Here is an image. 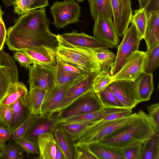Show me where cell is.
Listing matches in <instances>:
<instances>
[{
	"mask_svg": "<svg viewBox=\"0 0 159 159\" xmlns=\"http://www.w3.org/2000/svg\"><path fill=\"white\" fill-rule=\"evenodd\" d=\"M49 24L45 8L30 10L15 19L14 25L7 30L5 43L11 51L28 48L36 36L52 34Z\"/></svg>",
	"mask_w": 159,
	"mask_h": 159,
	"instance_id": "6da1fadb",
	"label": "cell"
},
{
	"mask_svg": "<svg viewBox=\"0 0 159 159\" xmlns=\"http://www.w3.org/2000/svg\"><path fill=\"white\" fill-rule=\"evenodd\" d=\"M133 120L98 142L104 145L122 148L137 141L144 142L155 133L148 115L140 110Z\"/></svg>",
	"mask_w": 159,
	"mask_h": 159,
	"instance_id": "7a4b0ae2",
	"label": "cell"
},
{
	"mask_svg": "<svg viewBox=\"0 0 159 159\" xmlns=\"http://www.w3.org/2000/svg\"><path fill=\"white\" fill-rule=\"evenodd\" d=\"M55 36L58 43L56 54L62 59L88 73L101 70L99 61L90 49L72 45L60 34Z\"/></svg>",
	"mask_w": 159,
	"mask_h": 159,
	"instance_id": "3957f363",
	"label": "cell"
},
{
	"mask_svg": "<svg viewBox=\"0 0 159 159\" xmlns=\"http://www.w3.org/2000/svg\"><path fill=\"white\" fill-rule=\"evenodd\" d=\"M138 115L136 112L118 119L98 121L87 128L76 141L82 143L98 142L128 124Z\"/></svg>",
	"mask_w": 159,
	"mask_h": 159,
	"instance_id": "277c9868",
	"label": "cell"
},
{
	"mask_svg": "<svg viewBox=\"0 0 159 159\" xmlns=\"http://www.w3.org/2000/svg\"><path fill=\"white\" fill-rule=\"evenodd\" d=\"M81 11L79 3L75 0L54 2L50 8V13L54 19L52 24L60 29L69 24L78 23Z\"/></svg>",
	"mask_w": 159,
	"mask_h": 159,
	"instance_id": "5b68a950",
	"label": "cell"
},
{
	"mask_svg": "<svg viewBox=\"0 0 159 159\" xmlns=\"http://www.w3.org/2000/svg\"><path fill=\"white\" fill-rule=\"evenodd\" d=\"M104 107L93 90L89 91L57 113L58 119L65 118L101 110Z\"/></svg>",
	"mask_w": 159,
	"mask_h": 159,
	"instance_id": "8992f818",
	"label": "cell"
},
{
	"mask_svg": "<svg viewBox=\"0 0 159 159\" xmlns=\"http://www.w3.org/2000/svg\"><path fill=\"white\" fill-rule=\"evenodd\" d=\"M131 24L124 33L122 40L118 46L115 59L109 71L111 76L115 75L120 70L126 58L132 52L138 50L141 40L135 25L133 23Z\"/></svg>",
	"mask_w": 159,
	"mask_h": 159,
	"instance_id": "52a82bcc",
	"label": "cell"
},
{
	"mask_svg": "<svg viewBox=\"0 0 159 159\" xmlns=\"http://www.w3.org/2000/svg\"><path fill=\"white\" fill-rule=\"evenodd\" d=\"M98 73H89L75 80L71 84L62 100L52 111V115L60 112L88 91L93 90V81Z\"/></svg>",
	"mask_w": 159,
	"mask_h": 159,
	"instance_id": "ba28073f",
	"label": "cell"
},
{
	"mask_svg": "<svg viewBox=\"0 0 159 159\" xmlns=\"http://www.w3.org/2000/svg\"><path fill=\"white\" fill-rule=\"evenodd\" d=\"M146 57V52L137 50L132 52L120 70L111 76V82L117 80L134 81L143 72Z\"/></svg>",
	"mask_w": 159,
	"mask_h": 159,
	"instance_id": "9c48e42d",
	"label": "cell"
},
{
	"mask_svg": "<svg viewBox=\"0 0 159 159\" xmlns=\"http://www.w3.org/2000/svg\"><path fill=\"white\" fill-rule=\"evenodd\" d=\"M113 23L120 37L124 35L131 22L132 10L130 0H111Z\"/></svg>",
	"mask_w": 159,
	"mask_h": 159,
	"instance_id": "30bf717a",
	"label": "cell"
},
{
	"mask_svg": "<svg viewBox=\"0 0 159 159\" xmlns=\"http://www.w3.org/2000/svg\"><path fill=\"white\" fill-rule=\"evenodd\" d=\"M94 21L93 37L111 48H117L119 39L112 19L101 17Z\"/></svg>",
	"mask_w": 159,
	"mask_h": 159,
	"instance_id": "8fae6325",
	"label": "cell"
},
{
	"mask_svg": "<svg viewBox=\"0 0 159 159\" xmlns=\"http://www.w3.org/2000/svg\"><path fill=\"white\" fill-rule=\"evenodd\" d=\"M30 87L39 88L47 92L55 85V71L34 63L28 67Z\"/></svg>",
	"mask_w": 159,
	"mask_h": 159,
	"instance_id": "7c38bea8",
	"label": "cell"
},
{
	"mask_svg": "<svg viewBox=\"0 0 159 159\" xmlns=\"http://www.w3.org/2000/svg\"><path fill=\"white\" fill-rule=\"evenodd\" d=\"M108 86L125 108L132 110L140 103L139 97L131 85V81L115 80L111 82Z\"/></svg>",
	"mask_w": 159,
	"mask_h": 159,
	"instance_id": "4fadbf2b",
	"label": "cell"
},
{
	"mask_svg": "<svg viewBox=\"0 0 159 159\" xmlns=\"http://www.w3.org/2000/svg\"><path fill=\"white\" fill-rule=\"evenodd\" d=\"M58 117L57 115L50 117H45L41 115L34 116L30 123L25 137L30 140L37 142L38 136L47 132L54 134L57 127Z\"/></svg>",
	"mask_w": 159,
	"mask_h": 159,
	"instance_id": "5bb4252c",
	"label": "cell"
},
{
	"mask_svg": "<svg viewBox=\"0 0 159 159\" xmlns=\"http://www.w3.org/2000/svg\"><path fill=\"white\" fill-rule=\"evenodd\" d=\"M75 80L62 86L54 85L46 92L42 105L40 115L48 117L52 116V111L62 100Z\"/></svg>",
	"mask_w": 159,
	"mask_h": 159,
	"instance_id": "9a60e30c",
	"label": "cell"
},
{
	"mask_svg": "<svg viewBox=\"0 0 159 159\" xmlns=\"http://www.w3.org/2000/svg\"><path fill=\"white\" fill-rule=\"evenodd\" d=\"M22 51L38 64L47 69L55 71L57 61L56 51L46 48L23 49Z\"/></svg>",
	"mask_w": 159,
	"mask_h": 159,
	"instance_id": "2e32d148",
	"label": "cell"
},
{
	"mask_svg": "<svg viewBox=\"0 0 159 159\" xmlns=\"http://www.w3.org/2000/svg\"><path fill=\"white\" fill-rule=\"evenodd\" d=\"M66 42L73 46L87 49L111 48L96 39L84 32L78 33L75 30L70 33H64L60 34Z\"/></svg>",
	"mask_w": 159,
	"mask_h": 159,
	"instance_id": "e0dca14e",
	"label": "cell"
},
{
	"mask_svg": "<svg viewBox=\"0 0 159 159\" xmlns=\"http://www.w3.org/2000/svg\"><path fill=\"white\" fill-rule=\"evenodd\" d=\"M131 85L137 95L140 102L149 100L154 89L152 74L142 73Z\"/></svg>",
	"mask_w": 159,
	"mask_h": 159,
	"instance_id": "ac0fdd59",
	"label": "cell"
},
{
	"mask_svg": "<svg viewBox=\"0 0 159 159\" xmlns=\"http://www.w3.org/2000/svg\"><path fill=\"white\" fill-rule=\"evenodd\" d=\"M84 144L89 151L98 159H125L121 149L94 142Z\"/></svg>",
	"mask_w": 159,
	"mask_h": 159,
	"instance_id": "d6986e66",
	"label": "cell"
},
{
	"mask_svg": "<svg viewBox=\"0 0 159 159\" xmlns=\"http://www.w3.org/2000/svg\"><path fill=\"white\" fill-rule=\"evenodd\" d=\"M143 39L147 50L159 44V11L152 12L148 18Z\"/></svg>",
	"mask_w": 159,
	"mask_h": 159,
	"instance_id": "ffe728a7",
	"label": "cell"
},
{
	"mask_svg": "<svg viewBox=\"0 0 159 159\" xmlns=\"http://www.w3.org/2000/svg\"><path fill=\"white\" fill-rule=\"evenodd\" d=\"M54 136L56 143L62 151L65 159H74L76 142L73 138L59 125L56 129Z\"/></svg>",
	"mask_w": 159,
	"mask_h": 159,
	"instance_id": "44dd1931",
	"label": "cell"
},
{
	"mask_svg": "<svg viewBox=\"0 0 159 159\" xmlns=\"http://www.w3.org/2000/svg\"><path fill=\"white\" fill-rule=\"evenodd\" d=\"M11 106V120L8 130L10 132L22 124L31 114L27 105L26 98H19Z\"/></svg>",
	"mask_w": 159,
	"mask_h": 159,
	"instance_id": "7402d4cb",
	"label": "cell"
},
{
	"mask_svg": "<svg viewBox=\"0 0 159 159\" xmlns=\"http://www.w3.org/2000/svg\"><path fill=\"white\" fill-rule=\"evenodd\" d=\"M37 142L39 154L35 159H55L56 142L53 134L47 132L39 135Z\"/></svg>",
	"mask_w": 159,
	"mask_h": 159,
	"instance_id": "603a6c76",
	"label": "cell"
},
{
	"mask_svg": "<svg viewBox=\"0 0 159 159\" xmlns=\"http://www.w3.org/2000/svg\"><path fill=\"white\" fill-rule=\"evenodd\" d=\"M46 92L39 88L30 87V90L26 95V101L31 114L34 116L40 114Z\"/></svg>",
	"mask_w": 159,
	"mask_h": 159,
	"instance_id": "cb8c5ba5",
	"label": "cell"
},
{
	"mask_svg": "<svg viewBox=\"0 0 159 159\" xmlns=\"http://www.w3.org/2000/svg\"><path fill=\"white\" fill-rule=\"evenodd\" d=\"M90 13L94 21L99 17L112 19L113 16L111 0H88Z\"/></svg>",
	"mask_w": 159,
	"mask_h": 159,
	"instance_id": "d4e9b609",
	"label": "cell"
},
{
	"mask_svg": "<svg viewBox=\"0 0 159 159\" xmlns=\"http://www.w3.org/2000/svg\"><path fill=\"white\" fill-rule=\"evenodd\" d=\"M28 92L26 86L23 83L18 82L10 86L0 99V104L11 106L19 98H26Z\"/></svg>",
	"mask_w": 159,
	"mask_h": 159,
	"instance_id": "484cf974",
	"label": "cell"
},
{
	"mask_svg": "<svg viewBox=\"0 0 159 159\" xmlns=\"http://www.w3.org/2000/svg\"><path fill=\"white\" fill-rule=\"evenodd\" d=\"M142 149V159H158L159 134L155 133L151 137L143 142Z\"/></svg>",
	"mask_w": 159,
	"mask_h": 159,
	"instance_id": "4316f807",
	"label": "cell"
},
{
	"mask_svg": "<svg viewBox=\"0 0 159 159\" xmlns=\"http://www.w3.org/2000/svg\"><path fill=\"white\" fill-rule=\"evenodd\" d=\"M104 117V113L101 110L67 118L58 119L57 122L59 124L71 123H96L102 120Z\"/></svg>",
	"mask_w": 159,
	"mask_h": 159,
	"instance_id": "83f0119b",
	"label": "cell"
},
{
	"mask_svg": "<svg viewBox=\"0 0 159 159\" xmlns=\"http://www.w3.org/2000/svg\"><path fill=\"white\" fill-rule=\"evenodd\" d=\"M0 66L5 67L12 85L18 82V72L15 61L10 54L2 50L0 52Z\"/></svg>",
	"mask_w": 159,
	"mask_h": 159,
	"instance_id": "f1b7e54d",
	"label": "cell"
},
{
	"mask_svg": "<svg viewBox=\"0 0 159 159\" xmlns=\"http://www.w3.org/2000/svg\"><path fill=\"white\" fill-rule=\"evenodd\" d=\"M99 61L101 70L109 72L116 57V55L107 48L89 49Z\"/></svg>",
	"mask_w": 159,
	"mask_h": 159,
	"instance_id": "f546056e",
	"label": "cell"
},
{
	"mask_svg": "<svg viewBox=\"0 0 159 159\" xmlns=\"http://www.w3.org/2000/svg\"><path fill=\"white\" fill-rule=\"evenodd\" d=\"M96 94L104 107L125 108L108 85L101 92Z\"/></svg>",
	"mask_w": 159,
	"mask_h": 159,
	"instance_id": "4dcf8cb0",
	"label": "cell"
},
{
	"mask_svg": "<svg viewBox=\"0 0 159 159\" xmlns=\"http://www.w3.org/2000/svg\"><path fill=\"white\" fill-rule=\"evenodd\" d=\"M143 72L152 74L159 65V44L147 50Z\"/></svg>",
	"mask_w": 159,
	"mask_h": 159,
	"instance_id": "1f68e13d",
	"label": "cell"
},
{
	"mask_svg": "<svg viewBox=\"0 0 159 159\" xmlns=\"http://www.w3.org/2000/svg\"><path fill=\"white\" fill-rule=\"evenodd\" d=\"M132 15L131 23L135 25L140 40L143 39L146 26L148 18L144 8L136 10Z\"/></svg>",
	"mask_w": 159,
	"mask_h": 159,
	"instance_id": "d6a6232c",
	"label": "cell"
},
{
	"mask_svg": "<svg viewBox=\"0 0 159 159\" xmlns=\"http://www.w3.org/2000/svg\"><path fill=\"white\" fill-rule=\"evenodd\" d=\"M25 151L17 142L9 141L0 155V159H23Z\"/></svg>",
	"mask_w": 159,
	"mask_h": 159,
	"instance_id": "836d02e7",
	"label": "cell"
},
{
	"mask_svg": "<svg viewBox=\"0 0 159 159\" xmlns=\"http://www.w3.org/2000/svg\"><path fill=\"white\" fill-rule=\"evenodd\" d=\"M95 123H71L59 124L62 129L75 141L89 126Z\"/></svg>",
	"mask_w": 159,
	"mask_h": 159,
	"instance_id": "e575fe53",
	"label": "cell"
},
{
	"mask_svg": "<svg viewBox=\"0 0 159 159\" xmlns=\"http://www.w3.org/2000/svg\"><path fill=\"white\" fill-rule=\"evenodd\" d=\"M83 75L65 71L60 64L57 61L55 73L54 85L59 86L63 85L75 80Z\"/></svg>",
	"mask_w": 159,
	"mask_h": 159,
	"instance_id": "d590c367",
	"label": "cell"
},
{
	"mask_svg": "<svg viewBox=\"0 0 159 159\" xmlns=\"http://www.w3.org/2000/svg\"><path fill=\"white\" fill-rule=\"evenodd\" d=\"M143 143L136 142L121 148L125 159H142Z\"/></svg>",
	"mask_w": 159,
	"mask_h": 159,
	"instance_id": "8d00e7d4",
	"label": "cell"
},
{
	"mask_svg": "<svg viewBox=\"0 0 159 159\" xmlns=\"http://www.w3.org/2000/svg\"><path fill=\"white\" fill-rule=\"evenodd\" d=\"M111 81V76L109 72L101 70L94 80L93 85V91L96 94L101 92Z\"/></svg>",
	"mask_w": 159,
	"mask_h": 159,
	"instance_id": "74e56055",
	"label": "cell"
},
{
	"mask_svg": "<svg viewBox=\"0 0 159 159\" xmlns=\"http://www.w3.org/2000/svg\"><path fill=\"white\" fill-rule=\"evenodd\" d=\"M34 116L31 114L22 124L11 132V139L13 142H16L20 139L25 137Z\"/></svg>",
	"mask_w": 159,
	"mask_h": 159,
	"instance_id": "f35d334b",
	"label": "cell"
},
{
	"mask_svg": "<svg viewBox=\"0 0 159 159\" xmlns=\"http://www.w3.org/2000/svg\"><path fill=\"white\" fill-rule=\"evenodd\" d=\"M148 116L155 133L159 134V103H156L147 107Z\"/></svg>",
	"mask_w": 159,
	"mask_h": 159,
	"instance_id": "ab89813d",
	"label": "cell"
},
{
	"mask_svg": "<svg viewBox=\"0 0 159 159\" xmlns=\"http://www.w3.org/2000/svg\"><path fill=\"white\" fill-rule=\"evenodd\" d=\"M12 117L11 106L0 104V126L8 130Z\"/></svg>",
	"mask_w": 159,
	"mask_h": 159,
	"instance_id": "60d3db41",
	"label": "cell"
},
{
	"mask_svg": "<svg viewBox=\"0 0 159 159\" xmlns=\"http://www.w3.org/2000/svg\"><path fill=\"white\" fill-rule=\"evenodd\" d=\"M84 143L76 142L74 159H97Z\"/></svg>",
	"mask_w": 159,
	"mask_h": 159,
	"instance_id": "b9f144b4",
	"label": "cell"
},
{
	"mask_svg": "<svg viewBox=\"0 0 159 159\" xmlns=\"http://www.w3.org/2000/svg\"><path fill=\"white\" fill-rule=\"evenodd\" d=\"M24 149L25 152L30 155V153L39 154V149L37 142L30 140L25 137L16 141Z\"/></svg>",
	"mask_w": 159,
	"mask_h": 159,
	"instance_id": "7bdbcfd3",
	"label": "cell"
},
{
	"mask_svg": "<svg viewBox=\"0 0 159 159\" xmlns=\"http://www.w3.org/2000/svg\"><path fill=\"white\" fill-rule=\"evenodd\" d=\"M11 85L5 67L0 66V99L4 95Z\"/></svg>",
	"mask_w": 159,
	"mask_h": 159,
	"instance_id": "ee69618b",
	"label": "cell"
},
{
	"mask_svg": "<svg viewBox=\"0 0 159 159\" xmlns=\"http://www.w3.org/2000/svg\"><path fill=\"white\" fill-rule=\"evenodd\" d=\"M13 5L14 12L21 15L31 10L32 4L29 0H15Z\"/></svg>",
	"mask_w": 159,
	"mask_h": 159,
	"instance_id": "f6af8a7d",
	"label": "cell"
},
{
	"mask_svg": "<svg viewBox=\"0 0 159 159\" xmlns=\"http://www.w3.org/2000/svg\"><path fill=\"white\" fill-rule=\"evenodd\" d=\"M56 57L57 61L60 64L63 69L65 71L71 73L82 75L88 74L74 65L64 61L56 54Z\"/></svg>",
	"mask_w": 159,
	"mask_h": 159,
	"instance_id": "bcb514c9",
	"label": "cell"
},
{
	"mask_svg": "<svg viewBox=\"0 0 159 159\" xmlns=\"http://www.w3.org/2000/svg\"><path fill=\"white\" fill-rule=\"evenodd\" d=\"M13 57L21 66L25 68H27L34 63L29 57L21 51H18L15 52Z\"/></svg>",
	"mask_w": 159,
	"mask_h": 159,
	"instance_id": "7dc6e473",
	"label": "cell"
},
{
	"mask_svg": "<svg viewBox=\"0 0 159 159\" xmlns=\"http://www.w3.org/2000/svg\"><path fill=\"white\" fill-rule=\"evenodd\" d=\"M144 9L148 18L152 13L159 11V0H149Z\"/></svg>",
	"mask_w": 159,
	"mask_h": 159,
	"instance_id": "c3c4849f",
	"label": "cell"
},
{
	"mask_svg": "<svg viewBox=\"0 0 159 159\" xmlns=\"http://www.w3.org/2000/svg\"><path fill=\"white\" fill-rule=\"evenodd\" d=\"M132 110L127 109L115 113L111 114L102 120L106 121L126 117L132 114Z\"/></svg>",
	"mask_w": 159,
	"mask_h": 159,
	"instance_id": "681fc988",
	"label": "cell"
},
{
	"mask_svg": "<svg viewBox=\"0 0 159 159\" xmlns=\"http://www.w3.org/2000/svg\"><path fill=\"white\" fill-rule=\"evenodd\" d=\"M7 36V31L4 21L0 20V52L3 48Z\"/></svg>",
	"mask_w": 159,
	"mask_h": 159,
	"instance_id": "f907efd6",
	"label": "cell"
},
{
	"mask_svg": "<svg viewBox=\"0 0 159 159\" xmlns=\"http://www.w3.org/2000/svg\"><path fill=\"white\" fill-rule=\"evenodd\" d=\"M32 4L31 10L43 8L49 6L48 0H29Z\"/></svg>",
	"mask_w": 159,
	"mask_h": 159,
	"instance_id": "816d5d0a",
	"label": "cell"
},
{
	"mask_svg": "<svg viewBox=\"0 0 159 159\" xmlns=\"http://www.w3.org/2000/svg\"><path fill=\"white\" fill-rule=\"evenodd\" d=\"M11 133L0 126V142L6 143L11 138Z\"/></svg>",
	"mask_w": 159,
	"mask_h": 159,
	"instance_id": "f5cc1de1",
	"label": "cell"
},
{
	"mask_svg": "<svg viewBox=\"0 0 159 159\" xmlns=\"http://www.w3.org/2000/svg\"><path fill=\"white\" fill-rule=\"evenodd\" d=\"M55 159H65L62 151L56 143Z\"/></svg>",
	"mask_w": 159,
	"mask_h": 159,
	"instance_id": "db71d44e",
	"label": "cell"
},
{
	"mask_svg": "<svg viewBox=\"0 0 159 159\" xmlns=\"http://www.w3.org/2000/svg\"><path fill=\"white\" fill-rule=\"evenodd\" d=\"M149 0H138L139 3V8H144L148 4Z\"/></svg>",
	"mask_w": 159,
	"mask_h": 159,
	"instance_id": "11a10c76",
	"label": "cell"
},
{
	"mask_svg": "<svg viewBox=\"0 0 159 159\" xmlns=\"http://www.w3.org/2000/svg\"><path fill=\"white\" fill-rule=\"evenodd\" d=\"M4 3L6 7H8L13 5L14 1L13 0H1Z\"/></svg>",
	"mask_w": 159,
	"mask_h": 159,
	"instance_id": "9f6ffc18",
	"label": "cell"
},
{
	"mask_svg": "<svg viewBox=\"0 0 159 159\" xmlns=\"http://www.w3.org/2000/svg\"><path fill=\"white\" fill-rule=\"evenodd\" d=\"M6 145V143L0 142V155L5 149Z\"/></svg>",
	"mask_w": 159,
	"mask_h": 159,
	"instance_id": "6f0895ef",
	"label": "cell"
},
{
	"mask_svg": "<svg viewBox=\"0 0 159 159\" xmlns=\"http://www.w3.org/2000/svg\"><path fill=\"white\" fill-rule=\"evenodd\" d=\"M4 13L1 10V7L0 6V20H3L2 19V16L4 15Z\"/></svg>",
	"mask_w": 159,
	"mask_h": 159,
	"instance_id": "680465c9",
	"label": "cell"
},
{
	"mask_svg": "<svg viewBox=\"0 0 159 159\" xmlns=\"http://www.w3.org/2000/svg\"><path fill=\"white\" fill-rule=\"evenodd\" d=\"M76 0L78 2H83L84 1V0Z\"/></svg>",
	"mask_w": 159,
	"mask_h": 159,
	"instance_id": "91938a15",
	"label": "cell"
}]
</instances>
